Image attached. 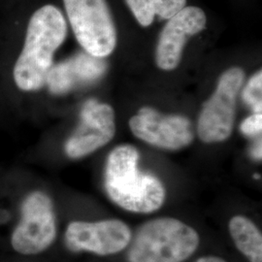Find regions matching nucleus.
<instances>
[{"instance_id":"nucleus-3","label":"nucleus","mask_w":262,"mask_h":262,"mask_svg":"<svg viewBox=\"0 0 262 262\" xmlns=\"http://www.w3.org/2000/svg\"><path fill=\"white\" fill-rule=\"evenodd\" d=\"M199 235L173 217H159L144 224L131 242L128 262H184L196 251Z\"/></svg>"},{"instance_id":"nucleus-17","label":"nucleus","mask_w":262,"mask_h":262,"mask_svg":"<svg viewBox=\"0 0 262 262\" xmlns=\"http://www.w3.org/2000/svg\"><path fill=\"white\" fill-rule=\"evenodd\" d=\"M196 262H226L225 259L222 257L215 256V255H208V256H203L200 257Z\"/></svg>"},{"instance_id":"nucleus-7","label":"nucleus","mask_w":262,"mask_h":262,"mask_svg":"<svg viewBox=\"0 0 262 262\" xmlns=\"http://www.w3.org/2000/svg\"><path fill=\"white\" fill-rule=\"evenodd\" d=\"M130 228L122 221H73L66 227L64 246L73 253L105 256L120 253L131 242Z\"/></svg>"},{"instance_id":"nucleus-1","label":"nucleus","mask_w":262,"mask_h":262,"mask_svg":"<svg viewBox=\"0 0 262 262\" xmlns=\"http://www.w3.org/2000/svg\"><path fill=\"white\" fill-rule=\"evenodd\" d=\"M67 35L61 11L54 5L36 10L28 21L24 47L13 70V78L21 92H37L46 83L56 50Z\"/></svg>"},{"instance_id":"nucleus-11","label":"nucleus","mask_w":262,"mask_h":262,"mask_svg":"<svg viewBox=\"0 0 262 262\" xmlns=\"http://www.w3.org/2000/svg\"><path fill=\"white\" fill-rule=\"evenodd\" d=\"M107 66L102 58L88 53L79 55L56 67H52L47 78L50 91L55 94L70 92L77 84H88L102 77Z\"/></svg>"},{"instance_id":"nucleus-5","label":"nucleus","mask_w":262,"mask_h":262,"mask_svg":"<svg viewBox=\"0 0 262 262\" xmlns=\"http://www.w3.org/2000/svg\"><path fill=\"white\" fill-rule=\"evenodd\" d=\"M79 44L91 56L103 58L117 46V29L106 0H63Z\"/></svg>"},{"instance_id":"nucleus-12","label":"nucleus","mask_w":262,"mask_h":262,"mask_svg":"<svg viewBox=\"0 0 262 262\" xmlns=\"http://www.w3.org/2000/svg\"><path fill=\"white\" fill-rule=\"evenodd\" d=\"M229 232L237 249L250 262H262V235L257 226L244 215L229 222Z\"/></svg>"},{"instance_id":"nucleus-13","label":"nucleus","mask_w":262,"mask_h":262,"mask_svg":"<svg viewBox=\"0 0 262 262\" xmlns=\"http://www.w3.org/2000/svg\"><path fill=\"white\" fill-rule=\"evenodd\" d=\"M125 2L138 23L145 28L152 24L155 16L170 19L187 4V0H125Z\"/></svg>"},{"instance_id":"nucleus-6","label":"nucleus","mask_w":262,"mask_h":262,"mask_svg":"<svg viewBox=\"0 0 262 262\" xmlns=\"http://www.w3.org/2000/svg\"><path fill=\"white\" fill-rule=\"evenodd\" d=\"M245 80L243 69L232 67L221 76L215 93L199 115L197 133L204 143H219L231 135L234 127L236 98Z\"/></svg>"},{"instance_id":"nucleus-9","label":"nucleus","mask_w":262,"mask_h":262,"mask_svg":"<svg viewBox=\"0 0 262 262\" xmlns=\"http://www.w3.org/2000/svg\"><path fill=\"white\" fill-rule=\"evenodd\" d=\"M115 133L116 122L112 107L91 99L83 106L79 125L66 141V154L73 159L90 156L107 145Z\"/></svg>"},{"instance_id":"nucleus-18","label":"nucleus","mask_w":262,"mask_h":262,"mask_svg":"<svg viewBox=\"0 0 262 262\" xmlns=\"http://www.w3.org/2000/svg\"><path fill=\"white\" fill-rule=\"evenodd\" d=\"M32 258H25V257H19V256H14L12 259H5V260H0V262H33L31 260Z\"/></svg>"},{"instance_id":"nucleus-14","label":"nucleus","mask_w":262,"mask_h":262,"mask_svg":"<svg viewBox=\"0 0 262 262\" xmlns=\"http://www.w3.org/2000/svg\"><path fill=\"white\" fill-rule=\"evenodd\" d=\"M243 99L254 113H261L262 72L255 73L246 84L243 91Z\"/></svg>"},{"instance_id":"nucleus-15","label":"nucleus","mask_w":262,"mask_h":262,"mask_svg":"<svg viewBox=\"0 0 262 262\" xmlns=\"http://www.w3.org/2000/svg\"><path fill=\"white\" fill-rule=\"evenodd\" d=\"M240 129L244 135L253 137L261 134L262 115L261 113H254L252 116L248 117L240 126Z\"/></svg>"},{"instance_id":"nucleus-16","label":"nucleus","mask_w":262,"mask_h":262,"mask_svg":"<svg viewBox=\"0 0 262 262\" xmlns=\"http://www.w3.org/2000/svg\"><path fill=\"white\" fill-rule=\"evenodd\" d=\"M261 140H259V142H257L254 145L253 150H252V156H253V158H254V159L260 160L261 159Z\"/></svg>"},{"instance_id":"nucleus-2","label":"nucleus","mask_w":262,"mask_h":262,"mask_svg":"<svg viewBox=\"0 0 262 262\" xmlns=\"http://www.w3.org/2000/svg\"><path fill=\"white\" fill-rule=\"evenodd\" d=\"M139 152L131 145H121L110 152L105 170L107 194L117 205L132 213L149 214L165 200L162 183L154 175L141 173Z\"/></svg>"},{"instance_id":"nucleus-10","label":"nucleus","mask_w":262,"mask_h":262,"mask_svg":"<svg viewBox=\"0 0 262 262\" xmlns=\"http://www.w3.org/2000/svg\"><path fill=\"white\" fill-rule=\"evenodd\" d=\"M206 26L204 11L196 6L181 10L169 19L159 35L156 51L157 66L165 71L179 66L187 37L201 32Z\"/></svg>"},{"instance_id":"nucleus-8","label":"nucleus","mask_w":262,"mask_h":262,"mask_svg":"<svg viewBox=\"0 0 262 262\" xmlns=\"http://www.w3.org/2000/svg\"><path fill=\"white\" fill-rule=\"evenodd\" d=\"M129 127L138 139L163 150L183 149L193 141L191 122L181 115H163L143 107L129 120Z\"/></svg>"},{"instance_id":"nucleus-4","label":"nucleus","mask_w":262,"mask_h":262,"mask_svg":"<svg viewBox=\"0 0 262 262\" xmlns=\"http://www.w3.org/2000/svg\"><path fill=\"white\" fill-rule=\"evenodd\" d=\"M56 236L53 200L43 190L29 191L20 201L19 219L8 235L10 252L19 257H37L52 248Z\"/></svg>"}]
</instances>
